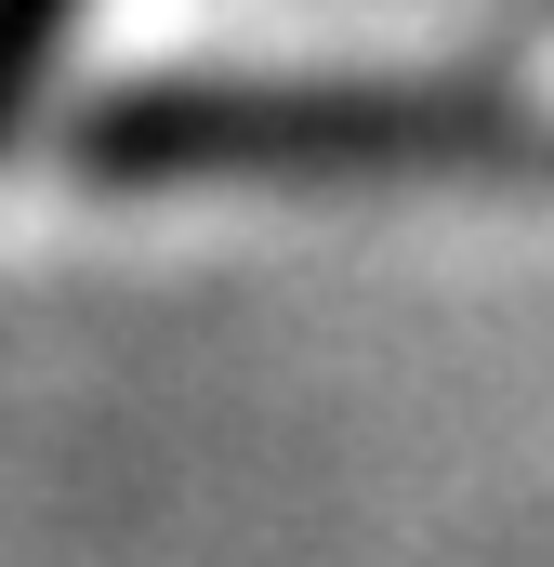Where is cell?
Listing matches in <instances>:
<instances>
[{
    "mask_svg": "<svg viewBox=\"0 0 554 567\" xmlns=\"http://www.w3.org/2000/svg\"><path fill=\"white\" fill-rule=\"evenodd\" d=\"M80 13H93V0H0V145L40 106V80H53V53L80 40Z\"/></svg>",
    "mask_w": 554,
    "mask_h": 567,
    "instance_id": "obj_2",
    "label": "cell"
},
{
    "mask_svg": "<svg viewBox=\"0 0 554 567\" xmlns=\"http://www.w3.org/2000/svg\"><path fill=\"white\" fill-rule=\"evenodd\" d=\"M93 185H422V172H542L554 120L489 80H145L80 120Z\"/></svg>",
    "mask_w": 554,
    "mask_h": 567,
    "instance_id": "obj_1",
    "label": "cell"
}]
</instances>
